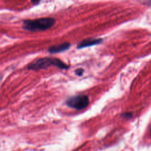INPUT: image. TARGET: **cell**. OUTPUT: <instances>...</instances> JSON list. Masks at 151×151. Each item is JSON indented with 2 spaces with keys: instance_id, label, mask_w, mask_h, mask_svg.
<instances>
[{
  "instance_id": "cell-1",
  "label": "cell",
  "mask_w": 151,
  "mask_h": 151,
  "mask_svg": "<svg viewBox=\"0 0 151 151\" xmlns=\"http://www.w3.org/2000/svg\"><path fill=\"white\" fill-rule=\"evenodd\" d=\"M53 18H41L35 19H25L23 21L22 28L27 31H44L52 27L55 24Z\"/></svg>"
},
{
  "instance_id": "cell-2",
  "label": "cell",
  "mask_w": 151,
  "mask_h": 151,
  "mask_svg": "<svg viewBox=\"0 0 151 151\" xmlns=\"http://www.w3.org/2000/svg\"><path fill=\"white\" fill-rule=\"evenodd\" d=\"M52 65L55 66L61 69H68L69 68V65L58 58L44 57L39 58L29 64L28 66V69L38 70L40 69H45Z\"/></svg>"
},
{
  "instance_id": "cell-3",
  "label": "cell",
  "mask_w": 151,
  "mask_h": 151,
  "mask_svg": "<svg viewBox=\"0 0 151 151\" xmlns=\"http://www.w3.org/2000/svg\"><path fill=\"white\" fill-rule=\"evenodd\" d=\"M89 104V99L87 96L80 94L72 96L66 101V104L73 109L76 110H82L85 109Z\"/></svg>"
},
{
  "instance_id": "cell-4",
  "label": "cell",
  "mask_w": 151,
  "mask_h": 151,
  "mask_svg": "<svg viewBox=\"0 0 151 151\" xmlns=\"http://www.w3.org/2000/svg\"><path fill=\"white\" fill-rule=\"evenodd\" d=\"M103 41L102 38H88L79 42L77 45V49H81L83 48L91 47L93 45H98Z\"/></svg>"
},
{
  "instance_id": "cell-5",
  "label": "cell",
  "mask_w": 151,
  "mask_h": 151,
  "mask_svg": "<svg viewBox=\"0 0 151 151\" xmlns=\"http://www.w3.org/2000/svg\"><path fill=\"white\" fill-rule=\"evenodd\" d=\"M70 46H71V44L70 42H65L58 45H55L50 47L48 48V51L52 54L59 53L68 50Z\"/></svg>"
},
{
  "instance_id": "cell-6",
  "label": "cell",
  "mask_w": 151,
  "mask_h": 151,
  "mask_svg": "<svg viewBox=\"0 0 151 151\" xmlns=\"http://www.w3.org/2000/svg\"><path fill=\"white\" fill-rule=\"evenodd\" d=\"M122 117L126 118V119H130L132 117V113L130 112H126L122 114Z\"/></svg>"
},
{
  "instance_id": "cell-7",
  "label": "cell",
  "mask_w": 151,
  "mask_h": 151,
  "mask_svg": "<svg viewBox=\"0 0 151 151\" xmlns=\"http://www.w3.org/2000/svg\"><path fill=\"white\" fill-rule=\"evenodd\" d=\"M83 71H84V70L83 68H78L77 69L76 71H75V73L77 75V76H81L83 73Z\"/></svg>"
},
{
  "instance_id": "cell-8",
  "label": "cell",
  "mask_w": 151,
  "mask_h": 151,
  "mask_svg": "<svg viewBox=\"0 0 151 151\" xmlns=\"http://www.w3.org/2000/svg\"><path fill=\"white\" fill-rule=\"evenodd\" d=\"M40 1H41V0H31V3H32L33 5H34L38 4Z\"/></svg>"
},
{
  "instance_id": "cell-9",
  "label": "cell",
  "mask_w": 151,
  "mask_h": 151,
  "mask_svg": "<svg viewBox=\"0 0 151 151\" xmlns=\"http://www.w3.org/2000/svg\"><path fill=\"white\" fill-rule=\"evenodd\" d=\"M149 2L151 3V0H149Z\"/></svg>"
}]
</instances>
